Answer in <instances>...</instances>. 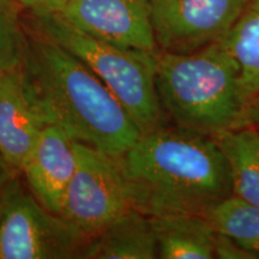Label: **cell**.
<instances>
[{
  "mask_svg": "<svg viewBox=\"0 0 259 259\" xmlns=\"http://www.w3.org/2000/svg\"><path fill=\"white\" fill-rule=\"evenodd\" d=\"M115 157L131 206L149 218L204 215L233 194L228 163L210 136L161 126Z\"/></svg>",
  "mask_w": 259,
  "mask_h": 259,
  "instance_id": "6da1fadb",
  "label": "cell"
},
{
  "mask_svg": "<svg viewBox=\"0 0 259 259\" xmlns=\"http://www.w3.org/2000/svg\"><path fill=\"white\" fill-rule=\"evenodd\" d=\"M19 69L46 124L59 126L74 142L119 156L142 135L102 80L57 42L27 34Z\"/></svg>",
  "mask_w": 259,
  "mask_h": 259,
  "instance_id": "7a4b0ae2",
  "label": "cell"
},
{
  "mask_svg": "<svg viewBox=\"0 0 259 259\" xmlns=\"http://www.w3.org/2000/svg\"><path fill=\"white\" fill-rule=\"evenodd\" d=\"M156 89L178 127L215 137L247 124L240 66L223 42L192 53L158 51Z\"/></svg>",
  "mask_w": 259,
  "mask_h": 259,
  "instance_id": "3957f363",
  "label": "cell"
},
{
  "mask_svg": "<svg viewBox=\"0 0 259 259\" xmlns=\"http://www.w3.org/2000/svg\"><path fill=\"white\" fill-rule=\"evenodd\" d=\"M38 34L83 61L111 90L141 134L164 126L156 89L157 52L114 46L73 27L58 12H31Z\"/></svg>",
  "mask_w": 259,
  "mask_h": 259,
  "instance_id": "277c9868",
  "label": "cell"
},
{
  "mask_svg": "<svg viewBox=\"0 0 259 259\" xmlns=\"http://www.w3.org/2000/svg\"><path fill=\"white\" fill-rule=\"evenodd\" d=\"M87 239L14 176L0 199V259L82 258Z\"/></svg>",
  "mask_w": 259,
  "mask_h": 259,
  "instance_id": "5b68a950",
  "label": "cell"
},
{
  "mask_svg": "<svg viewBox=\"0 0 259 259\" xmlns=\"http://www.w3.org/2000/svg\"><path fill=\"white\" fill-rule=\"evenodd\" d=\"M74 149L76 170L60 216L92 239L134 208L116 157L78 142Z\"/></svg>",
  "mask_w": 259,
  "mask_h": 259,
  "instance_id": "8992f818",
  "label": "cell"
},
{
  "mask_svg": "<svg viewBox=\"0 0 259 259\" xmlns=\"http://www.w3.org/2000/svg\"><path fill=\"white\" fill-rule=\"evenodd\" d=\"M157 48L192 53L222 42L248 0H150Z\"/></svg>",
  "mask_w": 259,
  "mask_h": 259,
  "instance_id": "52a82bcc",
  "label": "cell"
},
{
  "mask_svg": "<svg viewBox=\"0 0 259 259\" xmlns=\"http://www.w3.org/2000/svg\"><path fill=\"white\" fill-rule=\"evenodd\" d=\"M61 16L85 34L114 46L158 51L150 0H71Z\"/></svg>",
  "mask_w": 259,
  "mask_h": 259,
  "instance_id": "ba28073f",
  "label": "cell"
},
{
  "mask_svg": "<svg viewBox=\"0 0 259 259\" xmlns=\"http://www.w3.org/2000/svg\"><path fill=\"white\" fill-rule=\"evenodd\" d=\"M76 163L73 139L59 126L47 124L21 171L38 202L51 212L61 215Z\"/></svg>",
  "mask_w": 259,
  "mask_h": 259,
  "instance_id": "9c48e42d",
  "label": "cell"
},
{
  "mask_svg": "<svg viewBox=\"0 0 259 259\" xmlns=\"http://www.w3.org/2000/svg\"><path fill=\"white\" fill-rule=\"evenodd\" d=\"M46 121L25 93L21 69L0 72V150L21 171Z\"/></svg>",
  "mask_w": 259,
  "mask_h": 259,
  "instance_id": "30bf717a",
  "label": "cell"
},
{
  "mask_svg": "<svg viewBox=\"0 0 259 259\" xmlns=\"http://www.w3.org/2000/svg\"><path fill=\"white\" fill-rule=\"evenodd\" d=\"M84 259H154L157 242L151 218L130 209L102 232L89 239Z\"/></svg>",
  "mask_w": 259,
  "mask_h": 259,
  "instance_id": "8fae6325",
  "label": "cell"
},
{
  "mask_svg": "<svg viewBox=\"0 0 259 259\" xmlns=\"http://www.w3.org/2000/svg\"><path fill=\"white\" fill-rule=\"evenodd\" d=\"M161 259H213L219 233L204 215L151 218Z\"/></svg>",
  "mask_w": 259,
  "mask_h": 259,
  "instance_id": "7c38bea8",
  "label": "cell"
},
{
  "mask_svg": "<svg viewBox=\"0 0 259 259\" xmlns=\"http://www.w3.org/2000/svg\"><path fill=\"white\" fill-rule=\"evenodd\" d=\"M232 179V196L259 206V130L246 124L215 136Z\"/></svg>",
  "mask_w": 259,
  "mask_h": 259,
  "instance_id": "4fadbf2b",
  "label": "cell"
},
{
  "mask_svg": "<svg viewBox=\"0 0 259 259\" xmlns=\"http://www.w3.org/2000/svg\"><path fill=\"white\" fill-rule=\"evenodd\" d=\"M240 66L241 84L247 105L259 96V0L247 5L222 41Z\"/></svg>",
  "mask_w": 259,
  "mask_h": 259,
  "instance_id": "5bb4252c",
  "label": "cell"
},
{
  "mask_svg": "<svg viewBox=\"0 0 259 259\" xmlns=\"http://www.w3.org/2000/svg\"><path fill=\"white\" fill-rule=\"evenodd\" d=\"M221 234L240 245L244 250L259 258V206L236 198L222 200L204 213Z\"/></svg>",
  "mask_w": 259,
  "mask_h": 259,
  "instance_id": "9a60e30c",
  "label": "cell"
},
{
  "mask_svg": "<svg viewBox=\"0 0 259 259\" xmlns=\"http://www.w3.org/2000/svg\"><path fill=\"white\" fill-rule=\"evenodd\" d=\"M15 0H0V72L21 65L25 34Z\"/></svg>",
  "mask_w": 259,
  "mask_h": 259,
  "instance_id": "2e32d148",
  "label": "cell"
},
{
  "mask_svg": "<svg viewBox=\"0 0 259 259\" xmlns=\"http://www.w3.org/2000/svg\"><path fill=\"white\" fill-rule=\"evenodd\" d=\"M219 233V232H218ZM216 258L220 259H254L240 245L225 234L219 233L216 242Z\"/></svg>",
  "mask_w": 259,
  "mask_h": 259,
  "instance_id": "e0dca14e",
  "label": "cell"
},
{
  "mask_svg": "<svg viewBox=\"0 0 259 259\" xmlns=\"http://www.w3.org/2000/svg\"><path fill=\"white\" fill-rule=\"evenodd\" d=\"M31 12H58L61 14L71 0H15Z\"/></svg>",
  "mask_w": 259,
  "mask_h": 259,
  "instance_id": "ac0fdd59",
  "label": "cell"
},
{
  "mask_svg": "<svg viewBox=\"0 0 259 259\" xmlns=\"http://www.w3.org/2000/svg\"><path fill=\"white\" fill-rule=\"evenodd\" d=\"M15 171L18 170H16L15 168L9 163L8 160H6L4 156V154L0 150V199H2L3 192H4L8 183L11 180V178L15 176Z\"/></svg>",
  "mask_w": 259,
  "mask_h": 259,
  "instance_id": "d6986e66",
  "label": "cell"
},
{
  "mask_svg": "<svg viewBox=\"0 0 259 259\" xmlns=\"http://www.w3.org/2000/svg\"><path fill=\"white\" fill-rule=\"evenodd\" d=\"M247 124L253 125L255 128L259 130V96L248 106Z\"/></svg>",
  "mask_w": 259,
  "mask_h": 259,
  "instance_id": "ffe728a7",
  "label": "cell"
}]
</instances>
